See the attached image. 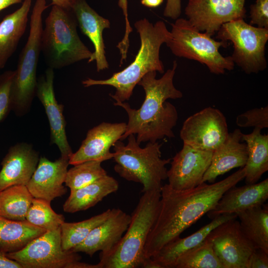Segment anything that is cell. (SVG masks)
Instances as JSON below:
<instances>
[{
	"label": "cell",
	"mask_w": 268,
	"mask_h": 268,
	"mask_svg": "<svg viewBox=\"0 0 268 268\" xmlns=\"http://www.w3.org/2000/svg\"><path fill=\"white\" fill-rule=\"evenodd\" d=\"M48 6L45 0H36L30 16V30L27 42L21 50L14 70L10 99L11 110L18 117L30 111L36 94L37 68L41 52L42 16Z\"/></svg>",
	"instance_id": "obj_7"
},
{
	"label": "cell",
	"mask_w": 268,
	"mask_h": 268,
	"mask_svg": "<svg viewBox=\"0 0 268 268\" xmlns=\"http://www.w3.org/2000/svg\"><path fill=\"white\" fill-rule=\"evenodd\" d=\"M250 9V24L268 28V0H256Z\"/></svg>",
	"instance_id": "obj_36"
},
{
	"label": "cell",
	"mask_w": 268,
	"mask_h": 268,
	"mask_svg": "<svg viewBox=\"0 0 268 268\" xmlns=\"http://www.w3.org/2000/svg\"><path fill=\"white\" fill-rule=\"evenodd\" d=\"M241 232L255 249L268 253V205L250 208L236 213Z\"/></svg>",
	"instance_id": "obj_28"
},
{
	"label": "cell",
	"mask_w": 268,
	"mask_h": 268,
	"mask_svg": "<svg viewBox=\"0 0 268 268\" xmlns=\"http://www.w3.org/2000/svg\"><path fill=\"white\" fill-rule=\"evenodd\" d=\"M164 0H141V3L146 7L154 8L160 5Z\"/></svg>",
	"instance_id": "obj_42"
},
{
	"label": "cell",
	"mask_w": 268,
	"mask_h": 268,
	"mask_svg": "<svg viewBox=\"0 0 268 268\" xmlns=\"http://www.w3.org/2000/svg\"><path fill=\"white\" fill-rule=\"evenodd\" d=\"M212 153L183 143L181 150L170 162L171 167L167 171L168 185L173 189L184 190L201 184L210 164Z\"/></svg>",
	"instance_id": "obj_14"
},
{
	"label": "cell",
	"mask_w": 268,
	"mask_h": 268,
	"mask_svg": "<svg viewBox=\"0 0 268 268\" xmlns=\"http://www.w3.org/2000/svg\"><path fill=\"white\" fill-rule=\"evenodd\" d=\"M33 197L26 186L16 185L0 192V216L16 220H26Z\"/></svg>",
	"instance_id": "obj_29"
},
{
	"label": "cell",
	"mask_w": 268,
	"mask_h": 268,
	"mask_svg": "<svg viewBox=\"0 0 268 268\" xmlns=\"http://www.w3.org/2000/svg\"><path fill=\"white\" fill-rule=\"evenodd\" d=\"M126 123L102 122L89 130L79 149L69 159V164L75 165L90 160L101 162L113 158L111 146L125 133Z\"/></svg>",
	"instance_id": "obj_16"
},
{
	"label": "cell",
	"mask_w": 268,
	"mask_h": 268,
	"mask_svg": "<svg viewBox=\"0 0 268 268\" xmlns=\"http://www.w3.org/2000/svg\"><path fill=\"white\" fill-rule=\"evenodd\" d=\"M242 133L235 129L225 141L213 151L210 164L202 183H213L216 178L238 167H244L248 157L247 146L241 140Z\"/></svg>",
	"instance_id": "obj_22"
},
{
	"label": "cell",
	"mask_w": 268,
	"mask_h": 268,
	"mask_svg": "<svg viewBox=\"0 0 268 268\" xmlns=\"http://www.w3.org/2000/svg\"><path fill=\"white\" fill-rule=\"evenodd\" d=\"M174 268H223L211 243L206 238L200 244L182 254Z\"/></svg>",
	"instance_id": "obj_31"
},
{
	"label": "cell",
	"mask_w": 268,
	"mask_h": 268,
	"mask_svg": "<svg viewBox=\"0 0 268 268\" xmlns=\"http://www.w3.org/2000/svg\"><path fill=\"white\" fill-rule=\"evenodd\" d=\"M52 5H56L67 9L71 7L75 0H51Z\"/></svg>",
	"instance_id": "obj_41"
},
{
	"label": "cell",
	"mask_w": 268,
	"mask_h": 268,
	"mask_svg": "<svg viewBox=\"0 0 268 268\" xmlns=\"http://www.w3.org/2000/svg\"><path fill=\"white\" fill-rule=\"evenodd\" d=\"M118 5L122 9L125 16L126 28L124 36L122 41L118 43L117 47L120 50L121 56L125 57L127 56L130 45L129 35L132 32L133 29L128 19V0H119Z\"/></svg>",
	"instance_id": "obj_37"
},
{
	"label": "cell",
	"mask_w": 268,
	"mask_h": 268,
	"mask_svg": "<svg viewBox=\"0 0 268 268\" xmlns=\"http://www.w3.org/2000/svg\"><path fill=\"white\" fill-rule=\"evenodd\" d=\"M234 218H237L236 213L216 217L193 234L183 238L179 237L166 244L151 258L161 268H174L176 261L182 254L200 244L217 226Z\"/></svg>",
	"instance_id": "obj_23"
},
{
	"label": "cell",
	"mask_w": 268,
	"mask_h": 268,
	"mask_svg": "<svg viewBox=\"0 0 268 268\" xmlns=\"http://www.w3.org/2000/svg\"><path fill=\"white\" fill-rule=\"evenodd\" d=\"M112 209L89 219L77 222H63L60 226L62 248L70 250L82 243L90 232L104 222L111 214Z\"/></svg>",
	"instance_id": "obj_30"
},
{
	"label": "cell",
	"mask_w": 268,
	"mask_h": 268,
	"mask_svg": "<svg viewBox=\"0 0 268 268\" xmlns=\"http://www.w3.org/2000/svg\"><path fill=\"white\" fill-rule=\"evenodd\" d=\"M177 67V62L174 61L172 67L160 78H156L155 71L149 72L142 77L137 84L143 87L145 96L139 109H133L124 102L114 103L115 106L122 107L129 118L121 140L131 134H136V140L139 145L144 142H155L165 137H175L173 129L177 122L178 112L174 105L166 101L183 97L182 92L173 84Z\"/></svg>",
	"instance_id": "obj_2"
},
{
	"label": "cell",
	"mask_w": 268,
	"mask_h": 268,
	"mask_svg": "<svg viewBox=\"0 0 268 268\" xmlns=\"http://www.w3.org/2000/svg\"><path fill=\"white\" fill-rule=\"evenodd\" d=\"M217 34V38L233 44L231 57L246 74L257 73L267 68L268 28L253 26L239 19L223 24Z\"/></svg>",
	"instance_id": "obj_9"
},
{
	"label": "cell",
	"mask_w": 268,
	"mask_h": 268,
	"mask_svg": "<svg viewBox=\"0 0 268 268\" xmlns=\"http://www.w3.org/2000/svg\"><path fill=\"white\" fill-rule=\"evenodd\" d=\"M71 10L81 31L90 40L94 48L88 63L95 61L97 71L108 68L109 64L105 56L103 32L110 27V21L99 15L85 0H75Z\"/></svg>",
	"instance_id": "obj_21"
},
{
	"label": "cell",
	"mask_w": 268,
	"mask_h": 268,
	"mask_svg": "<svg viewBox=\"0 0 268 268\" xmlns=\"http://www.w3.org/2000/svg\"><path fill=\"white\" fill-rule=\"evenodd\" d=\"M6 255L23 268H98L97 264L80 262L77 253L63 249L60 227L46 231L22 249Z\"/></svg>",
	"instance_id": "obj_10"
},
{
	"label": "cell",
	"mask_w": 268,
	"mask_h": 268,
	"mask_svg": "<svg viewBox=\"0 0 268 268\" xmlns=\"http://www.w3.org/2000/svg\"><path fill=\"white\" fill-rule=\"evenodd\" d=\"M22 1V0H0V11L11 5L20 3Z\"/></svg>",
	"instance_id": "obj_44"
},
{
	"label": "cell",
	"mask_w": 268,
	"mask_h": 268,
	"mask_svg": "<svg viewBox=\"0 0 268 268\" xmlns=\"http://www.w3.org/2000/svg\"><path fill=\"white\" fill-rule=\"evenodd\" d=\"M134 27L140 37V46L134 61L106 79L88 78L83 80L82 83L84 87L113 86L116 88V92L114 94H110V96L115 102H123L129 100L135 85L147 73L153 71L164 73L159 52L162 45L170 40V31L163 21H158L153 24L146 18L137 21Z\"/></svg>",
	"instance_id": "obj_3"
},
{
	"label": "cell",
	"mask_w": 268,
	"mask_h": 268,
	"mask_svg": "<svg viewBox=\"0 0 268 268\" xmlns=\"http://www.w3.org/2000/svg\"><path fill=\"white\" fill-rule=\"evenodd\" d=\"M171 25L170 39L166 44L174 55L204 65L215 74H223L226 70L234 69L231 56H223L219 51L220 47L227 46V42L216 41L199 31L187 19L178 18Z\"/></svg>",
	"instance_id": "obj_8"
},
{
	"label": "cell",
	"mask_w": 268,
	"mask_h": 268,
	"mask_svg": "<svg viewBox=\"0 0 268 268\" xmlns=\"http://www.w3.org/2000/svg\"><path fill=\"white\" fill-rule=\"evenodd\" d=\"M268 199V179L260 183L234 186L225 192L213 208L207 212L213 219L222 214H233L260 206Z\"/></svg>",
	"instance_id": "obj_20"
},
{
	"label": "cell",
	"mask_w": 268,
	"mask_h": 268,
	"mask_svg": "<svg viewBox=\"0 0 268 268\" xmlns=\"http://www.w3.org/2000/svg\"><path fill=\"white\" fill-rule=\"evenodd\" d=\"M118 189V181L107 175L87 186L71 191L63 205L64 211L74 213L87 210Z\"/></svg>",
	"instance_id": "obj_25"
},
{
	"label": "cell",
	"mask_w": 268,
	"mask_h": 268,
	"mask_svg": "<svg viewBox=\"0 0 268 268\" xmlns=\"http://www.w3.org/2000/svg\"><path fill=\"white\" fill-rule=\"evenodd\" d=\"M50 202L33 198L26 216V220L46 231L56 229L65 222V217L52 208Z\"/></svg>",
	"instance_id": "obj_33"
},
{
	"label": "cell",
	"mask_w": 268,
	"mask_h": 268,
	"mask_svg": "<svg viewBox=\"0 0 268 268\" xmlns=\"http://www.w3.org/2000/svg\"><path fill=\"white\" fill-rule=\"evenodd\" d=\"M127 138L126 145L118 140L113 146L115 172L128 181L140 183L142 193L161 192L162 182L167 179L166 165L171 159L161 158V144L157 141L148 142L141 148L134 134H131Z\"/></svg>",
	"instance_id": "obj_6"
},
{
	"label": "cell",
	"mask_w": 268,
	"mask_h": 268,
	"mask_svg": "<svg viewBox=\"0 0 268 268\" xmlns=\"http://www.w3.org/2000/svg\"><path fill=\"white\" fill-rule=\"evenodd\" d=\"M236 125L242 128L254 127L263 129L268 128V106L249 110L238 115Z\"/></svg>",
	"instance_id": "obj_34"
},
{
	"label": "cell",
	"mask_w": 268,
	"mask_h": 268,
	"mask_svg": "<svg viewBox=\"0 0 268 268\" xmlns=\"http://www.w3.org/2000/svg\"><path fill=\"white\" fill-rule=\"evenodd\" d=\"M101 162L87 161L73 165L67 170L65 185L70 191L87 186L107 175L101 166Z\"/></svg>",
	"instance_id": "obj_32"
},
{
	"label": "cell",
	"mask_w": 268,
	"mask_h": 268,
	"mask_svg": "<svg viewBox=\"0 0 268 268\" xmlns=\"http://www.w3.org/2000/svg\"><path fill=\"white\" fill-rule=\"evenodd\" d=\"M181 13V0H167L163 12L164 16L173 19H177Z\"/></svg>",
	"instance_id": "obj_39"
},
{
	"label": "cell",
	"mask_w": 268,
	"mask_h": 268,
	"mask_svg": "<svg viewBox=\"0 0 268 268\" xmlns=\"http://www.w3.org/2000/svg\"><path fill=\"white\" fill-rule=\"evenodd\" d=\"M0 268H23L16 261L9 259L6 253L0 251Z\"/></svg>",
	"instance_id": "obj_40"
},
{
	"label": "cell",
	"mask_w": 268,
	"mask_h": 268,
	"mask_svg": "<svg viewBox=\"0 0 268 268\" xmlns=\"http://www.w3.org/2000/svg\"><path fill=\"white\" fill-rule=\"evenodd\" d=\"M141 268H161L151 258L145 259L143 262Z\"/></svg>",
	"instance_id": "obj_43"
},
{
	"label": "cell",
	"mask_w": 268,
	"mask_h": 268,
	"mask_svg": "<svg viewBox=\"0 0 268 268\" xmlns=\"http://www.w3.org/2000/svg\"><path fill=\"white\" fill-rule=\"evenodd\" d=\"M14 70H8L0 74V122L11 110L10 92Z\"/></svg>",
	"instance_id": "obj_35"
},
{
	"label": "cell",
	"mask_w": 268,
	"mask_h": 268,
	"mask_svg": "<svg viewBox=\"0 0 268 268\" xmlns=\"http://www.w3.org/2000/svg\"><path fill=\"white\" fill-rule=\"evenodd\" d=\"M255 128L248 134L242 133L241 140L247 146L248 157L244 166L246 184L257 183L268 170V135Z\"/></svg>",
	"instance_id": "obj_26"
},
{
	"label": "cell",
	"mask_w": 268,
	"mask_h": 268,
	"mask_svg": "<svg viewBox=\"0 0 268 268\" xmlns=\"http://www.w3.org/2000/svg\"><path fill=\"white\" fill-rule=\"evenodd\" d=\"M244 167L220 181L202 183L188 190H176L168 184L162 186L156 220L145 243L144 258H150L166 244L214 207L229 189L244 179Z\"/></svg>",
	"instance_id": "obj_1"
},
{
	"label": "cell",
	"mask_w": 268,
	"mask_h": 268,
	"mask_svg": "<svg viewBox=\"0 0 268 268\" xmlns=\"http://www.w3.org/2000/svg\"><path fill=\"white\" fill-rule=\"evenodd\" d=\"M71 9L52 5L41 35V52L48 67L60 69L89 59L92 54L80 40Z\"/></svg>",
	"instance_id": "obj_5"
},
{
	"label": "cell",
	"mask_w": 268,
	"mask_h": 268,
	"mask_svg": "<svg viewBox=\"0 0 268 268\" xmlns=\"http://www.w3.org/2000/svg\"><path fill=\"white\" fill-rule=\"evenodd\" d=\"M229 133L223 114L217 109L208 107L186 119L180 135L183 143L213 151L225 141Z\"/></svg>",
	"instance_id": "obj_11"
},
{
	"label": "cell",
	"mask_w": 268,
	"mask_h": 268,
	"mask_svg": "<svg viewBox=\"0 0 268 268\" xmlns=\"http://www.w3.org/2000/svg\"><path fill=\"white\" fill-rule=\"evenodd\" d=\"M46 231L26 220L16 221L0 216V251L14 252Z\"/></svg>",
	"instance_id": "obj_27"
},
{
	"label": "cell",
	"mask_w": 268,
	"mask_h": 268,
	"mask_svg": "<svg viewBox=\"0 0 268 268\" xmlns=\"http://www.w3.org/2000/svg\"><path fill=\"white\" fill-rule=\"evenodd\" d=\"M39 159L38 152L31 144L22 142L11 146L1 161L0 192L13 186H26Z\"/></svg>",
	"instance_id": "obj_18"
},
{
	"label": "cell",
	"mask_w": 268,
	"mask_h": 268,
	"mask_svg": "<svg viewBox=\"0 0 268 268\" xmlns=\"http://www.w3.org/2000/svg\"><path fill=\"white\" fill-rule=\"evenodd\" d=\"M161 192L143 193L131 215L125 235L109 251L100 253L98 268H141L148 235L157 217Z\"/></svg>",
	"instance_id": "obj_4"
},
{
	"label": "cell",
	"mask_w": 268,
	"mask_h": 268,
	"mask_svg": "<svg viewBox=\"0 0 268 268\" xmlns=\"http://www.w3.org/2000/svg\"><path fill=\"white\" fill-rule=\"evenodd\" d=\"M236 218L220 224L206 237L223 268H247L249 258L255 249L243 234Z\"/></svg>",
	"instance_id": "obj_13"
},
{
	"label": "cell",
	"mask_w": 268,
	"mask_h": 268,
	"mask_svg": "<svg viewBox=\"0 0 268 268\" xmlns=\"http://www.w3.org/2000/svg\"><path fill=\"white\" fill-rule=\"evenodd\" d=\"M69 159L61 156L55 161L40 158L35 171L26 185L34 198L49 202L64 195L67 189L65 183Z\"/></svg>",
	"instance_id": "obj_17"
},
{
	"label": "cell",
	"mask_w": 268,
	"mask_h": 268,
	"mask_svg": "<svg viewBox=\"0 0 268 268\" xmlns=\"http://www.w3.org/2000/svg\"><path fill=\"white\" fill-rule=\"evenodd\" d=\"M131 216L120 208H113L111 214L102 223L94 228L85 240L71 250L83 252L92 257L96 252L111 250L126 231Z\"/></svg>",
	"instance_id": "obj_19"
},
{
	"label": "cell",
	"mask_w": 268,
	"mask_h": 268,
	"mask_svg": "<svg viewBox=\"0 0 268 268\" xmlns=\"http://www.w3.org/2000/svg\"><path fill=\"white\" fill-rule=\"evenodd\" d=\"M246 0H189L187 20L196 29L212 36L224 24L244 19Z\"/></svg>",
	"instance_id": "obj_12"
},
{
	"label": "cell",
	"mask_w": 268,
	"mask_h": 268,
	"mask_svg": "<svg viewBox=\"0 0 268 268\" xmlns=\"http://www.w3.org/2000/svg\"><path fill=\"white\" fill-rule=\"evenodd\" d=\"M31 4L32 0H24L19 8L0 22V69L14 53L26 31Z\"/></svg>",
	"instance_id": "obj_24"
},
{
	"label": "cell",
	"mask_w": 268,
	"mask_h": 268,
	"mask_svg": "<svg viewBox=\"0 0 268 268\" xmlns=\"http://www.w3.org/2000/svg\"><path fill=\"white\" fill-rule=\"evenodd\" d=\"M268 268V253L261 249H255L249 258L247 268Z\"/></svg>",
	"instance_id": "obj_38"
},
{
	"label": "cell",
	"mask_w": 268,
	"mask_h": 268,
	"mask_svg": "<svg viewBox=\"0 0 268 268\" xmlns=\"http://www.w3.org/2000/svg\"><path fill=\"white\" fill-rule=\"evenodd\" d=\"M54 80V69L48 67L37 79L36 96L43 105L48 119L51 143L57 146L61 156L69 159L73 152L66 134V121L63 115L64 107L58 103L56 99Z\"/></svg>",
	"instance_id": "obj_15"
}]
</instances>
